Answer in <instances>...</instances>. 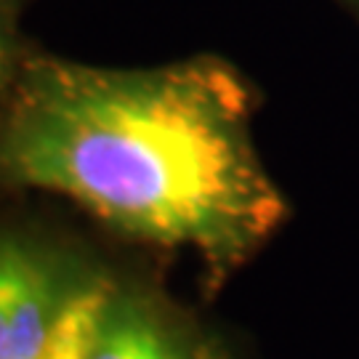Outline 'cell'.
Returning a JSON list of instances; mask_svg holds the SVG:
<instances>
[{
    "mask_svg": "<svg viewBox=\"0 0 359 359\" xmlns=\"http://www.w3.org/2000/svg\"><path fill=\"white\" fill-rule=\"evenodd\" d=\"M256 104L216 53L154 67L29 53L0 99V181L62 194L136 243L189 250L218 287L290 216L256 147Z\"/></svg>",
    "mask_w": 359,
    "mask_h": 359,
    "instance_id": "cell-1",
    "label": "cell"
},
{
    "mask_svg": "<svg viewBox=\"0 0 359 359\" xmlns=\"http://www.w3.org/2000/svg\"><path fill=\"white\" fill-rule=\"evenodd\" d=\"M102 285L51 245L0 231V359H48L72 314Z\"/></svg>",
    "mask_w": 359,
    "mask_h": 359,
    "instance_id": "cell-2",
    "label": "cell"
},
{
    "mask_svg": "<svg viewBox=\"0 0 359 359\" xmlns=\"http://www.w3.org/2000/svg\"><path fill=\"white\" fill-rule=\"evenodd\" d=\"M109 290V283L102 285L96 293H90L80 309H77L75 314H72V320L69 325L65 327V333L59 338V344L53 346L51 357L48 359H80L83 357V348H86V341H88V333H90V325L96 320V311L102 306L104 295Z\"/></svg>",
    "mask_w": 359,
    "mask_h": 359,
    "instance_id": "cell-3",
    "label": "cell"
},
{
    "mask_svg": "<svg viewBox=\"0 0 359 359\" xmlns=\"http://www.w3.org/2000/svg\"><path fill=\"white\" fill-rule=\"evenodd\" d=\"M13 16L16 11L0 0V99L8 93L13 77L22 67V59H25V53L16 46V35H13Z\"/></svg>",
    "mask_w": 359,
    "mask_h": 359,
    "instance_id": "cell-4",
    "label": "cell"
},
{
    "mask_svg": "<svg viewBox=\"0 0 359 359\" xmlns=\"http://www.w3.org/2000/svg\"><path fill=\"white\" fill-rule=\"evenodd\" d=\"M3 3H6V6H8V8H13V11H19V8H22V6H25L27 0H3Z\"/></svg>",
    "mask_w": 359,
    "mask_h": 359,
    "instance_id": "cell-5",
    "label": "cell"
},
{
    "mask_svg": "<svg viewBox=\"0 0 359 359\" xmlns=\"http://www.w3.org/2000/svg\"><path fill=\"white\" fill-rule=\"evenodd\" d=\"M348 3H351V6H354V8L359 11V0H348Z\"/></svg>",
    "mask_w": 359,
    "mask_h": 359,
    "instance_id": "cell-6",
    "label": "cell"
}]
</instances>
